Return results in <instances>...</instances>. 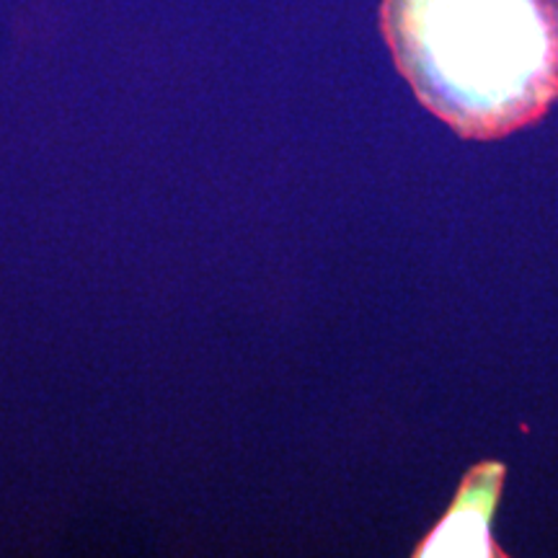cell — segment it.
I'll list each match as a JSON object with an SVG mask.
<instances>
[{"label":"cell","instance_id":"cell-2","mask_svg":"<svg viewBox=\"0 0 558 558\" xmlns=\"http://www.w3.org/2000/svg\"><path fill=\"white\" fill-rule=\"evenodd\" d=\"M501 484H505L501 463L471 469L460 484L450 512L418 543L416 556H501L497 541L488 533Z\"/></svg>","mask_w":558,"mask_h":558},{"label":"cell","instance_id":"cell-1","mask_svg":"<svg viewBox=\"0 0 558 558\" xmlns=\"http://www.w3.org/2000/svg\"><path fill=\"white\" fill-rule=\"evenodd\" d=\"M416 99L469 140L530 128L558 99V0H383Z\"/></svg>","mask_w":558,"mask_h":558}]
</instances>
